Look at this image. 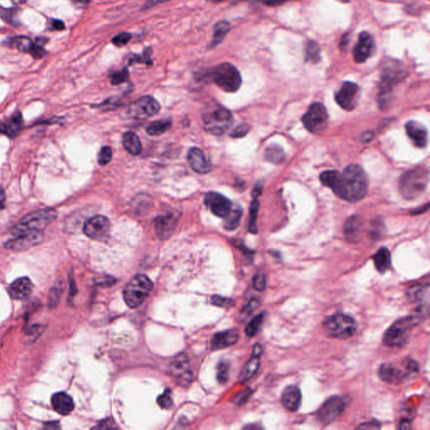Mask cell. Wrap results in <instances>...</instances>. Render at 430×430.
Here are the masks:
<instances>
[{"label":"cell","instance_id":"cell-1","mask_svg":"<svg viewBox=\"0 0 430 430\" xmlns=\"http://www.w3.org/2000/svg\"><path fill=\"white\" fill-rule=\"evenodd\" d=\"M368 177L359 165L347 166L340 175L334 193L349 202H357L364 198L368 190Z\"/></svg>","mask_w":430,"mask_h":430},{"label":"cell","instance_id":"cell-2","mask_svg":"<svg viewBox=\"0 0 430 430\" xmlns=\"http://www.w3.org/2000/svg\"><path fill=\"white\" fill-rule=\"evenodd\" d=\"M425 314L416 311L415 314L397 320L383 335V344L391 348L402 347L409 340L410 331L425 320Z\"/></svg>","mask_w":430,"mask_h":430},{"label":"cell","instance_id":"cell-3","mask_svg":"<svg viewBox=\"0 0 430 430\" xmlns=\"http://www.w3.org/2000/svg\"><path fill=\"white\" fill-rule=\"evenodd\" d=\"M323 328L330 338L346 340L357 333L358 324L352 317L337 313L325 319L323 322Z\"/></svg>","mask_w":430,"mask_h":430},{"label":"cell","instance_id":"cell-4","mask_svg":"<svg viewBox=\"0 0 430 430\" xmlns=\"http://www.w3.org/2000/svg\"><path fill=\"white\" fill-rule=\"evenodd\" d=\"M152 288L153 283L149 277L145 275H136L124 287V302L131 309L138 308L150 295Z\"/></svg>","mask_w":430,"mask_h":430},{"label":"cell","instance_id":"cell-5","mask_svg":"<svg viewBox=\"0 0 430 430\" xmlns=\"http://www.w3.org/2000/svg\"><path fill=\"white\" fill-rule=\"evenodd\" d=\"M429 172L425 167H416L403 175L400 180V192L407 199L420 197L427 188Z\"/></svg>","mask_w":430,"mask_h":430},{"label":"cell","instance_id":"cell-6","mask_svg":"<svg viewBox=\"0 0 430 430\" xmlns=\"http://www.w3.org/2000/svg\"><path fill=\"white\" fill-rule=\"evenodd\" d=\"M57 214L54 209H45L27 214L13 228L14 235L32 231H43L56 219Z\"/></svg>","mask_w":430,"mask_h":430},{"label":"cell","instance_id":"cell-7","mask_svg":"<svg viewBox=\"0 0 430 430\" xmlns=\"http://www.w3.org/2000/svg\"><path fill=\"white\" fill-rule=\"evenodd\" d=\"M209 77L212 82L226 92H235L240 87L242 79L240 72L230 63H222L215 66Z\"/></svg>","mask_w":430,"mask_h":430},{"label":"cell","instance_id":"cell-8","mask_svg":"<svg viewBox=\"0 0 430 430\" xmlns=\"http://www.w3.org/2000/svg\"><path fill=\"white\" fill-rule=\"evenodd\" d=\"M234 118L230 111L221 106L207 111L203 115L204 129L214 135H222L230 129Z\"/></svg>","mask_w":430,"mask_h":430},{"label":"cell","instance_id":"cell-9","mask_svg":"<svg viewBox=\"0 0 430 430\" xmlns=\"http://www.w3.org/2000/svg\"><path fill=\"white\" fill-rule=\"evenodd\" d=\"M348 403L345 397H331L317 411V420L324 425H330L343 415Z\"/></svg>","mask_w":430,"mask_h":430},{"label":"cell","instance_id":"cell-10","mask_svg":"<svg viewBox=\"0 0 430 430\" xmlns=\"http://www.w3.org/2000/svg\"><path fill=\"white\" fill-rule=\"evenodd\" d=\"M328 118L329 116L325 105L321 103H314L303 116L302 121L309 131L318 134L326 129Z\"/></svg>","mask_w":430,"mask_h":430},{"label":"cell","instance_id":"cell-11","mask_svg":"<svg viewBox=\"0 0 430 430\" xmlns=\"http://www.w3.org/2000/svg\"><path fill=\"white\" fill-rule=\"evenodd\" d=\"M110 227V222L107 217L96 215L85 224L83 232L92 240L103 241L108 238Z\"/></svg>","mask_w":430,"mask_h":430},{"label":"cell","instance_id":"cell-12","mask_svg":"<svg viewBox=\"0 0 430 430\" xmlns=\"http://www.w3.org/2000/svg\"><path fill=\"white\" fill-rule=\"evenodd\" d=\"M207 208L215 216L225 218L232 209V203L220 193L209 192L204 197Z\"/></svg>","mask_w":430,"mask_h":430},{"label":"cell","instance_id":"cell-13","mask_svg":"<svg viewBox=\"0 0 430 430\" xmlns=\"http://www.w3.org/2000/svg\"><path fill=\"white\" fill-rule=\"evenodd\" d=\"M43 231L24 233L15 235V237L8 240L5 244V247L12 251H23L40 244L43 240Z\"/></svg>","mask_w":430,"mask_h":430},{"label":"cell","instance_id":"cell-14","mask_svg":"<svg viewBox=\"0 0 430 430\" xmlns=\"http://www.w3.org/2000/svg\"><path fill=\"white\" fill-rule=\"evenodd\" d=\"M359 87L351 82H344L335 94V101L346 110H353L357 106V98Z\"/></svg>","mask_w":430,"mask_h":430},{"label":"cell","instance_id":"cell-15","mask_svg":"<svg viewBox=\"0 0 430 430\" xmlns=\"http://www.w3.org/2000/svg\"><path fill=\"white\" fill-rule=\"evenodd\" d=\"M161 106L158 102L151 96H145L133 103L131 113L139 119H146L158 114Z\"/></svg>","mask_w":430,"mask_h":430},{"label":"cell","instance_id":"cell-16","mask_svg":"<svg viewBox=\"0 0 430 430\" xmlns=\"http://www.w3.org/2000/svg\"><path fill=\"white\" fill-rule=\"evenodd\" d=\"M374 40L368 32H362L353 49V57L357 63H363L369 58L374 49Z\"/></svg>","mask_w":430,"mask_h":430},{"label":"cell","instance_id":"cell-17","mask_svg":"<svg viewBox=\"0 0 430 430\" xmlns=\"http://www.w3.org/2000/svg\"><path fill=\"white\" fill-rule=\"evenodd\" d=\"M178 217L174 214L159 216L155 220L156 235L161 240L169 239L177 227Z\"/></svg>","mask_w":430,"mask_h":430},{"label":"cell","instance_id":"cell-18","mask_svg":"<svg viewBox=\"0 0 430 430\" xmlns=\"http://www.w3.org/2000/svg\"><path fill=\"white\" fill-rule=\"evenodd\" d=\"M381 380L389 384H401L409 375L408 372L391 363H384L378 370Z\"/></svg>","mask_w":430,"mask_h":430},{"label":"cell","instance_id":"cell-19","mask_svg":"<svg viewBox=\"0 0 430 430\" xmlns=\"http://www.w3.org/2000/svg\"><path fill=\"white\" fill-rule=\"evenodd\" d=\"M262 353V347L260 344H256L254 346L253 353L248 362H246L245 367H243L242 371L240 372V383H246L253 378L258 371L260 365H261V356Z\"/></svg>","mask_w":430,"mask_h":430},{"label":"cell","instance_id":"cell-20","mask_svg":"<svg viewBox=\"0 0 430 430\" xmlns=\"http://www.w3.org/2000/svg\"><path fill=\"white\" fill-rule=\"evenodd\" d=\"M281 402L283 406L290 412H297L302 403V394L297 386L286 387L282 393Z\"/></svg>","mask_w":430,"mask_h":430},{"label":"cell","instance_id":"cell-21","mask_svg":"<svg viewBox=\"0 0 430 430\" xmlns=\"http://www.w3.org/2000/svg\"><path fill=\"white\" fill-rule=\"evenodd\" d=\"M188 161L192 169L199 174H206L211 171V166L207 161L203 151L193 147L188 152Z\"/></svg>","mask_w":430,"mask_h":430},{"label":"cell","instance_id":"cell-22","mask_svg":"<svg viewBox=\"0 0 430 430\" xmlns=\"http://www.w3.org/2000/svg\"><path fill=\"white\" fill-rule=\"evenodd\" d=\"M33 291V284L28 277H21L11 283L8 288V294L15 300L26 299Z\"/></svg>","mask_w":430,"mask_h":430},{"label":"cell","instance_id":"cell-23","mask_svg":"<svg viewBox=\"0 0 430 430\" xmlns=\"http://www.w3.org/2000/svg\"><path fill=\"white\" fill-rule=\"evenodd\" d=\"M407 135L417 147L424 148L427 145V129L419 122L409 121L406 124Z\"/></svg>","mask_w":430,"mask_h":430},{"label":"cell","instance_id":"cell-24","mask_svg":"<svg viewBox=\"0 0 430 430\" xmlns=\"http://www.w3.org/2000/svg\"><path fill=\"white\" fill-rule=\"evenodd\" d=\"M240 337L237 330H229L218 333L211 340V348L213 350H221L235 345Z\"/></svg>","mask_w":430,"mask_h":430},{"label":"cell","instance_id":"cell-25","mask_svg":"<svg viewBox=\"0 0 430 430\" xmlns=\"http://www.w3.org/2000/svg\"><path fill=\"white\" fill-rule=\"evenodd\" d=\"M23 118L21 113L16 112L12 116L0 124V133L9 138H15L23 128Z\"/></svg>","mask_w":430,"mask_h":430},{"label":"cell","instance_id":"cell-26","mask_svg":"<svg viewBox=\"0 0 430 430\" xmlns=\"http://www.w3.org/2000/svg\"><path fill=\"white\" fill-rule=\"evenodd\" d=\"M51 404L55 412L61 415H67L73 411V400L65 393L54 394L51 398Z\"/></svg>","mask_w":430,"mask_h":430},{"label":"cell","instance_id":"cell-27","mask_svg":"<svg viewBox=\"0 0 430 430\" xmlns=\"http://www.w3.org/2000/svg\"><path fill=\"white\" fill-rule=\"evenodd\" d=\"M407 296L409 301L415 304L420 303V306H428L429 304V283L417 284L409 288Z\"/></svg>","mask_w":430,"mask_h":430},{"label":"cell","instance_id":"cell-28","mask_svg":"<svg viewBox=\"0 0 430 430\" xmlns=\"http://www.w3.org/2000/svg\"><path fill=\"white\" fill-rule=\"evenodd\" d=\"M407 72L403 70H388L383 73L381 89L382 92H389L392 87L398 82H401L406 77Z\"/></svg>","mask_w":430,"mask_h":430},{"label":"cell","instance_id":"cell-29","mask_svg":"<svg viewBox=\"0 0 430 430\" xmlns=\"http://www.w3.org/2000/svg\"><path fill=\"white\" fill-rule=\"evenodd\" d=\"M373 262L375 265L376 269L383 274L389 270L392 264L391 253L387 248H381L377 253L373 256Z\"/></svg>","mask_w":430,"mask_h":430},{"label":"cell","instance_id":"cell-30","mask_svg":"<svg viewBox=\"0 0 430 430\" xmlns=\"http://www.w3.org/2000/svg\"><path fill=\"white\" fill-rule=\"evenodd\" d=\"M123 145L125 150L133 156L140 155L142 151V145L137 135L132 131L125 133L123 137Z\"/></svg>","mask_w":430,"mask_h":430},{"label":"cell","instance_id":"cell-31","mask_svg":"<svg viewBox=\"0 0 430 430\" xmlns=\"http://www.w3.org/2000/svg\"><path fill=\"white\" fill-rule=\"evenodd\" d=\"M230 28L231 26H230V23L226 20H223V21L217 23L214 26V34H213V38H212L210 47H215L216 45L220 44L224 40V37L227 35L228 33L230 30Z\"/></svg>","mask_w":430,"mask_h":430},{"label":"cell","instance_id":"cell-32","mask_svg":"<svg viewBox=\"0 0 430 430\" xmlns=\"http://www.w3.org/2000/svg\"><path fill=\"white\" fill-rule=\"evenodd\" d=\"M172 121L171 119H163L152 122L146 129L148 134L152 136L161 135L166 132L172 127Z\"/></svg>","mask_w":430,"mask_h":430},{"label":"cell","instance_id":"cell-33","mask_svg":"<svg viewBox=\"0 0 430 430\" xmlns=\"http://www.w3.org/2000/svg\"><path fill=\"white\" fill-rule=\"evenodd\" d=\"M242 216V210L240 208L231 209L230 214L224 218V228L226 230H235L240 224V219Z\"/></svg>","mask_w":430,"mask_h":430},{"label":"cell","instance_id":"cell-34","mask_svg":"<svg viewBox=\"0 0 430 430\" xmlns=\"http://www.w3.org/2000/svg\"><path fill=\"white\" fill-rule=\"evenodd\" d=\"M361 224V221L357 217H352L349 219L345 227V233L349 240H357L359 236Z\"/></svg>","mask_w":430,"mask_h":430},{"label":"cell","instance_id":"cell-35","mask_svg":"<svg viewBox=\"0 0 430 430\" xmlns=\"http://www.w3.org/2000/svg\"><path fill=\"white\" fill-rule=\"evenodd\" d=\"M321 50L318 43L309 40L306 46V61L312 63H318L321 60Z\"/></svg>","mask_w":430,"mask_h":430},{"label":"cell","instance_id":"cell-36","mask_svg":"<svg viewBox=\"0 0 430 430\" xmlns=\"http://www.w3.org/2000/svg\"><path fill=\"white\" fill-rule=\"evenodd\" d=\"M285 156L282 148L278 145H272L266 151V159L274 164H279L283 161Z\"/></svg>","mask_w":430,"mask_h":430},{"label":"cell","instance_id":"cell-37","mask_svg":"<svg viewBox=\"0 0 430 430\" xmlns=\"http://www.w3.org/2000/svg\"><path fill=\"white\" fill-rule=\"evenodd\" d=\"M265 314L261 313L257 314L256 316L254 317L251 322L249 323L248 325L246 328V334L249 337H254L255 335L258 332L259 329L261 328L263 320H264Z\"/></svg>","mask_w":430,"mask_h":430},{"label":"cell","instance_id":"cell-38","mask_svg":"<svg viewBox=\"0 0 430 430\" xmlns=\"http://www.w3.org/2000/svg\"><path fill=\"white\" fill-rule=\"evenodd\" d=\"M259 202L256 198H254V200L251 203L250 208V219H249V230L252 234L257 233V227H256V219L258 215Z\"/></svg>","mask_w":430,"mask_h":430},{"label":"cell","instance_id":"cell-39","mask_svg":"<svg viewBox=\"0 0 430 430\" xmlns=\"http://www.w3.org/2000/svg\"><path fill=\"white\" fill-rule=\"evenodd\" d=\"M12 43H13V45H14L16 48H18L20 51L29 52V50H30V48H31L34 42H32L31 40L27 37L21 36L13 39Z\"/></svg>","mask_w":430,"mask_h":430},{"label":"cell","instance_id":"cell-40","mask_svg":"<svg viewBox=\"0 0 430 430\" xmlns=\"http://www.w3.org/2000/svg\"><path fill=\"white\" fill-rule=\"evenodd\" d=\"M157 404L161 409H169L172 406L173 400H172V392L170 389L165 391L161 396L157 399Z\"/></svg>","mask_w":430,"mask_h":430},{"label":"cell","instance_id":"cell-41","mask_svg":"<svg viewBox=\"0 0 430 430\" xmlns=\"http://www.w3.org/2000/svg\"><path fill=\"white\" fill-rule=\"evenodd\" d=\"M16 16H17V13H16L15 9H13V8H7L6 9V8H0V17L8 24H16L15 22L17 21Z\"/></svg>","mask_w":430,"mask_h":430},{"label":"cell","instance_id":"cell-42","mask_svg":"<svg viewBox=\"0 0 430 430\" xmlns=\"http://www.w3.org/2000/svg\"><path fill=\"white\" fill-rule=\"evenodd\" d=\"M110 79L111 83L113 85L121 84L129 79V71L126 68L123 69L120 71H116L111 75Z\"/></svg>","mask_w":430,"mask_h":430},{"label":"cell","instance_id":"cell-43","mask_svg":"<svg viewBox=\"0 0 430 430\" xmlns=\"http://www.w3.org/2000/svg\"><path fill=\"white\" fill-rule=\"evenodd\" d=\"M112 150L108 146H104L100 150V152L98 154V163L100 164L101 166H105L107 164L109 163L112 159Z\"/></svg>","mask_w":430,"mask_h":430},{"label":"cell","instance_id":"cell-44","mask_svg":"<svg viewBox=\"0 0 430 430\" xmlns=\"http://www.w3.org/2000/svg\"><path fill=\"white\" fill-rule=\"evenodd\" d=\"M29 53L34 59H40L45 56L46 51L43 47L42 44L37 40L36 42L33 43Z\"/></svg>","mask_w":430,"mask_h":430},{"label":"cell","instance_id":"cell-45","mask_svg":"<svg viewBox=\"0 0 430 430\" xmlns=\"http://www.w3.org/2000/svg\"><path fill=\"white\" fill-rule=\"evenodd\" d=\"M252 283L255 290L262 292L267 288V277L264 274L255 275Z\"/></svg>","mask_w":430,"mask_h":430},{"label":"cell","instance_id":"cell-46","mask_svg":"<svg viewBox=\"0 0 430 430\" xmlns=\"http://www.w3.org/2000/svg\"><path fill=\"white\" fill-rule=\"evenodd\" d=\"M218 381L220 383H227L229 379V367L227 363L222 362L218 367Z\"/></svg>","mask_w":430,"mask_h":430},{"label":"cell","instance_id":"cell-47","mask_svg":"<svg viewBox=\"0 0 430 430\" xmlns=\"http://www.w3.org/2000/svg\"><path fill=\"white\" fill-rule=\"evenodd\" d=\"M130 34L129 33H120L117 34L112 39V42L114 45H116L118 47H122L124 45H126L127 43L129 42L130 40Z\"/></svg>","mask_w":430,"mask_h":430},{"label":"cell","instance_id":"cell-48","mask_svg":"<svg viewBox=\"0 0 430 430\" xmlns=\"http://www.w3.org/2000/svg\"><path fill=\"white\" fill-rule=\"evenodd\" d=\"M211 303L216 306L223 307V308H229L232 306L234 301L230 298H222L219 296H214L212 297Z\"/></svg>","mask_w":430,"mask_h":430},{"label":"cell","instance_id":"cell-49","mask_svg":"<svg viewBox=\"0 0 430 430\" xmlns=\"http://www.w3.org/2000/svg\"><path fill=\"white\" fill-rule=\"evenodd\" d=\"M250 126L247 124H242L236 127L233 132L230 134V136L234 138H241L248 133Z\"/></svg>","mask_w":430,"mask_h":430},{"label":"cell","instance_id":"cell-50","mask_svg":"<svg viewBox=\"0 0 430 430\" xmlns=\"http://www.w3.org/2000/svg\"><path fill=\"white\" fill-rule=\"evenodd\" d=\"M251 394H252V392H251V389H249V388L248 389H246V390L243 391V392L238 394L237 396L235 397L234 402L236 404H243L247 401V399L250 398Z\"/></svg>","mask_w":430,"mask_h":430},{"label":"cell","instance_id":"cell-51","mask_svg":"<svg viewBox=\"0 0 430 430\" xmlns=\"http://www.w3.org/2000/svg\"><path fill=\"white\" fill-rule=\"evenodd\" d=\"M357 429H361V430H377L378 429H378H381V424L377 420H371L369 422L361 424L357 427Z\"/></svg>","mask_w":430,"mask_h":430},{"label":"cell","instance_id":"cell-52","mask_svg":"<svg viewBox=\"0 0 430 430\" xmlns=\"http://www.w3.org/2000/svg\"><path fill=\"white\" fill-rule=\"evenodd\" d=\"M259 306V301L257 299H252L250 301L248 304H247V306L244 309V314L246 315V317L250 315V314H252L255 310H256V308Z\"/></svg>","mask_w":430,"mask_h":430},{"label":"cell","instance_id":"cell-53","mask_svg":"<svg viewBox=\"0 0 430 430\" xmlns=\"http://www.w3.org/2000/svg\"><path fill=\"white\" fill-rule=\"evenodd\" d=\"M288 0H263L265 4L270 7H277V6L283 5Z\"/></svg>","mask_w":430,"mask_h":430},{"label":"cell","instance_id":"cell-54","mask_svg":"<svg viewBox=\"0 0 430 430\" xmlns=\"http://www.w3.org/2000/svg\"><path fill=\"white\" fill-rule=\"evenodd\" d=\"M90 0H72V3L75 7L79 8H86Z\"/></svg>","mask_w":430,"mask_h":430},{"label":"cell","instance_id":"cell-55","mask_svg":"<svg viewBox=\"0 0 430 430\" xmlns=\"http://www.w3.org/2000/svg\"><path fill=\"white\" fill-rule=\"evenodd\" d=\"M51 27H52L53 29H55V30H61V29H63L65 28V24H64L63 22L61 21V20L55 19L51 23Z\"/></svg>","mask_w":430,"mask_h":430},{"label":"cell","instance_id":"cell-56","mask_svg":"<svg viewBox=\"0 0 430 430\" xmlns=\"http://www.w3.org/2000/svg\"><path fill=\"white\" fill-rule=\"evenodd\" d=\"M348 35L346 34V35H344V36L342 37V39H341V45H340L341 50H345V49H346V46L348 45Z\"/></svg>","mask_w":430,"mask_h":430},{"label":"cell","instance_id":"cell-57","mask_svg":"<svg viewBox=\"0 0 430 430\" xmlns=\"http://www.w3.org/2000/svg\"><path fill=\"white\" fill-rule=\"evenodd\" d=\"M5 203V195L2 189H0V209H3Z\"/></svg>","mask_w":430,"mask_h":430},{"label":"cell","instance_id":"cell-58","mask_svg":"<svg viewBox=\"0 0 430 430\" xmlns=\"http://www.w3.org/2000/svg\"><path fill=\"white\" fill-rule=\"evenodd\" d=\"M164 1H166V0H150L149 1V5H154V4L161 3V2H164Z\"/></svg>","mask_w":430,"mask_h":430},{"label":"cell","instance_id":"cell-59","mask_svg":"<svg viewBox=\"0 0 430 430\" xmlns=\"http://www.w3.org/2000/svg\"><path fill=\"white\" fill-rule=\"evenodd\" d=\"M12 1H13L14 3H22L24 0H12Z\"/></svg>","mask_w":430,"mask_h":430},{"label":"cell","instance_id":"cell-60","mask_svg":"<svg viewBox=\"0 0 430 430\" xmlns=\"http://www.w3.org/2000/svg\"><path fill=\"white\" fill-rule=\"evenodd\" d=\"M207 1H210V2H219V1H224V0H207Z\"/></svg>","mask_w":430,"mask_h":430}]
</instances>
